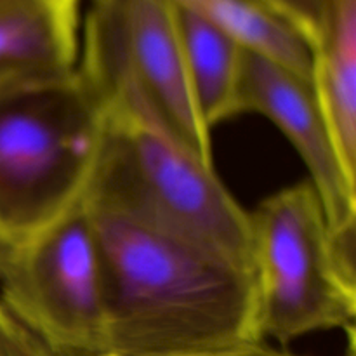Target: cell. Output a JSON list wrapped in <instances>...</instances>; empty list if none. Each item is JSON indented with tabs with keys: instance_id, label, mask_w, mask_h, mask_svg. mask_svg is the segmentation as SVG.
Returning <instances> with one entry per match:
<instances>
[{
	"instance_id": "14",
	"label": "cell",
	"mask_w": 356,
	"mask_h": 356,
	"mask_svg": "<svg viewBox=\"0 0 356 356\" xmlns=\"http://www.w3.org/2000/svg\"><path fill=\"white\" fill-rule=\"evenodd\" d=\"M191 356H298L291 351L277 350V348L268 346L264 341H257V343L242 344V346L228 348V350H219L211 351V353H200V355H191ZM350 356H355V351L350 350Z\"/></svg>"
},
{
	"instance_id": "5",
	"label": "cell",
	"mask_w": 356,
	"mask_h": 356,
	"mask_svg": "<svg viewBox=\"0 0 356 356\" xmlns=\"http://www.w3.org/2000/svg\"><path fill=\"white\" fill-rule=\"evenodd\" d=\"M0 302L52 356H104L103 273L86 200L14 245Z\"/></svg>"
},
{
	"instance_id": "9",
	"label": "cell",
	"mask_w": 356,
	"mask_h": 356,
	"mask_svg": "<svg viewBox=\"0 0 356 356\" xmlns=\"http://www.w3.org/2000/svg\"><path fill=\"white\" fill-rule=\"evenodd\" d=\"M312 87L344 169L356 179V0H336L313 47Z\"/></svg>"
},
{
	"instance_id": "7",
	"label": "cell",
	"mask_w": 356,
	"mask_h": 356,
	"mask_svg": "<svg viewBox=\"0 0 356 356\" xmlns=\"http://www.w3.org/2000/svg\"><path fill=\"white\" fill-rule=\"evenodd\" d=\"M257 113L291 141L309 172L334 236L355 247L356 179L344 169L316 103L312 82L285 66L245 51L238 115Z\"/></svg>"
},
{
	"instance_id": "3",
	"label": "cell",
	"mask_w": 356,
	"mask_h": 356,
	"mask_svg": "<svg viewBox=\"0 0 356 356\" xmlns=\"http://www.w3.org/2000/svg\"><path fill=\"white\" fill-rule=\"evenodd\" d=\"M104 104L80 70L0 86V228L23 242L86 200Z\"/></svg>"
},
{
	"instance_id": "8",
	"label": "cell",
	"mask_w": 356,
	"mask_h": 356,
	"mask_svg": "<svg viewBox=\"0 0 356 356\" xmlns=\"http://www.w3.org/2000/svg\"><path fill=\"white\" fill-rule=\"evenodd\" d=\"M83 0H10L0 6V86L73 70Z\"/></svg>"
},
{
	"instance_id": "12",
	"label": "cell",
	"mask_w": 356,
	"mask_h": 356,
	"mask_svg": "<svg viewBox=\"0 0 356 356\" xmlns=\"http://www.w3.org/2000/svg\"><path fill=\"white\" fill-rule=\"evenodd\" d=\"M268 9L291 24L305 37L309 47L316 45L322 37L327 19L336 0H261Z\"/></svg>"
},
{
	"instance_id": "1",
	"label": "cell",
	"mask_w": 356,
	"mask_h": 356,
	"mask_svg": "<svg viewBox=\"0 0 356 356\" xmlns=\"http://www.w3.org/2000/svg\"><path fill=\"white\" fill-rule=\"evenodd\" d=\"M86 204L103 273L104 356H191L263 341L247 268L152 222Z\"/></svg>"
},
{
	"instance_id": "11",
	"label": "cell",
	"mask_w": 356,
	"mask_h": 356,
	"mask_svg": "<svg viewBox=\"0 0 356 356\" xmlns=\"http://www.w3.org/2000/svg\"><path fill=\"white\" fill-rule=\"evenodd\" d=\"M235 38L245 51L264 56L312 82L313 51L301 33L261 0H169Z\"/></svg>"
},
{
	"instance_id": "6",
	"label": "cell",
	"mask_w": 356,
	"mask_h": 356,
	"mask_svg": "<svg viewBox=\"0 0 356 356\" xmlns=\"http://www.w3.org/2000/svg\"><path fill=\"white\" fill-rule=\"evenodd\" d=\"M76 68L90 82L134 83L177 138L212 163L211 131L191 94L169 0H87Z\"/></svg>"
},
{
	"instance_id": "13",
	"label": "cell",
	"mask_w": 356,
	"mask_h": 356,
	"mask_svg": "<svg viewBox=\"0 0 356 356\" xmlns=\"http://www.w3.org/2000/svg\"><path fill=\"white\" fill-rule=\"evenodd\" d=\"M0 356H52L0 302Z\"/></svg>"
},
{
	"instance_id": "4",
	"label": "cell",
	"mask_w": 356,
	"mask_h": 356,
	"mask_svg": "<svg viewBox=\"0 0 356 356\" xmlns=\"http://www.w3.org/2000/svg\"><path fill=\"white\" fill-rule=\"evenodd\" d=\"M250 222L257 332L282 346L322 330L355 332V247L334 236L309 181L264 198Z\"/></svg>"
},
{
	"instance_id": "16",
	"label": "cell",
	"mask_w": 356,
	"mask_h": 356,
	"mask_svg": "<svg viewBox=\"0 0 356 356\" xmlns=\"http://www.w3.org/2000/svg\"><path fill=\"white\" fill-rule=\"evenodd\" d=\"M7 2H10V0H0V6H3V3H7Z\"/></svg>"
},
{
	"instance_id": "2",
	"label": "cell",
	"mask_w": 356,
	"mask_h": 356,
	"mask_svg": "<svg viewBox=\"0 0 356 356\" xmlns=\"http://www.w3.org/2000/svg\"><path fill=\"white\" fill-rule=\"evenodd\" d=\"M94 89L104 139L86 202L152 222L249 270V212L125 79Z\"/></svg>"
},
{
	"instance_id": "15",
	"label": "cell",
	"mask_w": 356,
	"mask_h": 356,
	"mask_svg": "<svg viewBox=\"0 0 356 356\" xmlns=\"http://www.w3.org/2000/svg\"><path fill=\"white\" fill-rule=\"evenodd\" d=\"M13 250H14V243L10 242L9 236H7L6 233L2 232V228H0V271L3 270L6 263L9 261Z\"/></svg>"
},
{
	"instance_id": "10",
	"label": "cell",
	"mask_w": 356,
	"mask_h": 356,
	"mask_svg": "<svg viewBox=\"0 0 356 356\" xmlns=\"http://www.w3.org/2000/svg\"><path fill=\"white\" fill-rule=\"evenodd\" d=\"M174 13L191 94L202 120L212 131L238 115L245 49L195 14L177 7Z\"/></svg>"
}]
</instances>
